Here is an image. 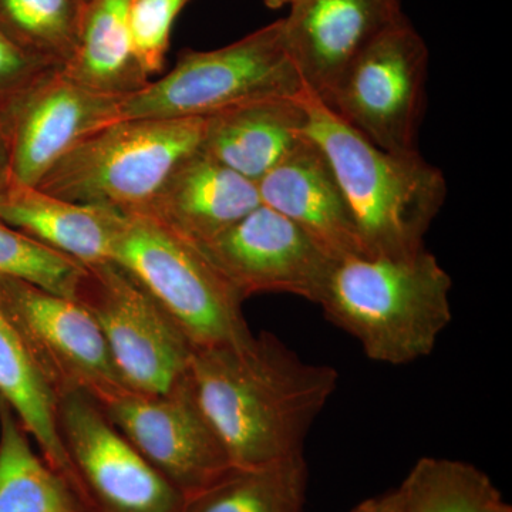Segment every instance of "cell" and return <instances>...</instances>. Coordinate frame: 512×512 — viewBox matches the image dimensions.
Returning <instances> with one entry per match:
<instances>
[{"instance_id":"cell-1","label":"cell","mask_w":512,"mask_h":512,"mask_svg":"<svg viewBox=\"0 0 512 512\" xmlns=\"http://www.w3.org/2000/svg\"><path fill=\"white\" fill-rule=\"evenodd\" d=\"M191 389L232 466L302 456L313 423L338 389L339 373L305 362L268 332L195 349Z\"/></svg>"},{"instance_id":"cell-2","label":"cell","mask_w":512,"mask_h":512,"mask_svg":"<svg viewBox=\"0 0 512 512\" xmlns=\"http://www.w3.org/2000/svg\"><path fill=\"white\" fill-rule=\"evenodd\" d=\"M451 288L427 248L399 258L349 256L335 262L316 305L369 359L402 366L436 348L453 319Z\"/></svg>"},{"instance_id":"cell-3","label":"cell","mask_w":512,"mask_h":512,"mask_svg":"<svg viewBox=\"0 0 512 512\" xmlns=\"http://www.w3.org/2000/svg\"><path fill=\"white\" fill-rule=\"evenodd\" d=\"M306 134L328 158L366 256L412 255L443 208L447 181L414 153H390L370 143L305 90Z\"/></svg>"},{"instance_id":"cell-4","label":"cell","mask_w":512,"mask_h":512,"mask_svg":"<svg viewBox=\"0 0 512 512\" xmlns=\"http://www.w3.org/2000/svg\"><path fill=\"white\" fill-rule=\"evenodd\" d=\"M202 133L204 119L117 120L60 158L36 188L74 204L137 212L200 150Z\"/></svg>"},{"instance_id":"cell-5","label":"cell","mask_w":512,"mask_h":512,"mask_svg":"<svg viewBox=\"0 0 512 512\" xmlns=\"http://www.w3.org/2000/svg\"><path fill=\"white\" fill-rule=\"evenodd\" d=\"M111 261L146 289L195 349L251 338L245 299L200 249L153 218L124 214Z\"/></svg>"},{"instance_id":"cell-6","label":"cell","mask_w":512,"mask_h":512,"mask_svg":"<svg viewBox=\"0 0 512 512\" xmlns=\"http://www.w3.org/2000/svg\"><path fill=\"white\" fill-rule=\"evenodd\" d=\"M285 49L282 19L221 49L185 50L171 72L121 104V119H207L221 111L305 92Z\"/></svg>"},{"instance_id":"cell-7","label":"cell","mask_w":512,"mask_h":512,"mask_svg":"<svg viewBox=\"0 0 512 512\" xmlns=\"http://www.w3.org/2000/svg\"><path fill=\"white\" fill-rule=\"evenodd\" d=\"M74 301L96 320L130 392L167 394L188 379L194 345L121 266L86 265Z\"/></svg>"},{"instance_id":"cell-8","label":"cell","mask_w":512,"mask_h":512,"mask_svg":"<svg viewBox=\"0 0 512 512\" xmlns=\"http://www.w3.org/2000/svg\"><path fill=\"white\" fill-rule=\"evenodd\" d=\"M429 59L423 37L403 19L356 57L322 103L383 150L419 151Z\"/></svg>"},{"instance_id":"cell-9","label":"cell","mask_w":512,"mask_h":512,"mask_svg":"<svg viewBox=\"0 0 512 512\" xmlns=\"http://www.w3.org/2000/svg\"><path fill=\"white\" fill-rule=\"evenodd\" d=\"M0 309L57 397L82 390L104 406L130 392L79 302L0 275Z\"/></svg>"},{"instance_id":"cell-10","label":"cell","mask_w":512,"mask_h":512,"mask_svg":"<svg viewBox=\"0 0 512 512\" xmlns=\"http://www.w3.org/2000/svg\"><path fill=\"white\" fill-rule=\"evenodd\" d=\"M57 427L93 512L180 511L184 495L141 456L90 394H60Z\"/></svg>"},{"instance_id":"cell-11","label":"cell","mask_w":512,"mask_h":512,"mask_svg":"<svg viewBox=\"0 0 512 512\" xmlns=\"http://www.w3.org/2000/svg\"><path fill=\"white\" fill-rule=\"evenodd\" d=\"M101 407L184 498L200 493L235 468L195 399L190 379L171 393L127 392Z\"/></svg>"},{"instance_id":"cell-12","label":"cell","mask_w":512,"mask_h":512,"mask_svg":"<svg viewBox=\"0 0 512 512\" xmlns=\"http://www.w3.org/2000/svg\"><path fill=\"white\" fill-rule=\"evenodd\" d=\"M195 247L244 299L289 293L318 303L336 262L301 228L264 204Z\"/></svg>"},{"instance_id":"cell-13","label":"cell","mask_w":512,"mask_h":512,"mask_svg":"<svg viewBox=\"0 0 512 512\" xmlns=\"http://www.w3.org/2000/svg\"><path fill=\"white\" fill-rule=\"evenodd\" d=\"M124 99L87 89L60 69L47 74L9 109L12 183L36 187L84 138L121 120Z\"/></svg>"},{"instance_id":"cell-14","label":"cell","mask_w":512,"mask_h":512,"mask_svg":"<svg viewBox=\"0 0 512 512\" xmlns=\"http://www.w3.org/2000/svg\"><path fill=\"white\" fill-rule=\"evenodd\" d=\"M403 19L400 0H296L282 33L306 90L325 103L356 57Z\"/></svg>"},{"instance_id":"cell-15","label":"cell","mask_w":512,"mask_h":512,"mask_svg":"<svg viewBox=\"0 0 512 512\" xmlns=\"http://www.w3.org/2000/svg\"><path fill=\"white\" fill-rule=\"evenodd\" d=\"M256 185L261 204L301 228L330 258L366 256L328 158L308 134Z\"/></svg>"},{"instance_id":"cell-16","label":"cell","mask_w":512,"mask_h":512,"mask_svg":"<svg viewBox=\"0 0 512 512\" xmlns=\"http://www.w3.org/2000/svg\"><path fill=\"white\" fill-rule=\"evenodd\" d=\"M261 205L258 185L197 150L171 171L138 214L153 218L192 245L227 231Z\"/></svg>"},{"instance_id":"cell-17","label":"cell","mask_w":512,"mask_h":512,"mask_svg":"<svg viewBox=\"0 0 512 512\" xmlns=\"http://www.w3.org/2000/svg\"><path fill=\"white\" fill-rule=\"evenodd\" d=\"M301 94L252 101L207 117L201 150L258 183L306 138Z\"/></svg>"},{"instance_id":"cell-18","label":"cell","mask_w":512,"mask_h":512,"mask_svg":"<svg viewBox=\"0 0 512 512\" xmlns=\"http://www.w3.org/2000/svg\"><path fill=\"white\" fill-rule=\"evenodd\" d=\"M123 212L80 205L46 194L36 187L12 183L0 192V222L82 262L111 261Z\"/></svg>"},{"instance_id":"cell-19","label":"cell","mask_w":512,"mask_h":512,"mask_svg":"<svg viewBox=\"0 0 512 512\" xmlns=\"http://www.w3.org/2000/svg\"><path fill=\"white\" fill-rule=\"evenodd\" d=\"M0 399L42 451L43 460L69 484L87 512L86 488L74 468L57 427V396L39 372L18 333L0 309Z\"/></svg>"},{"instance_id":"cell-20","label":"cell","mask_w":512,"mask_h":512,"mask_svg":"<svg viewBox=\"0 0 512 512\" xmlns=\"http://www.w3.org/2000/svg\"><path fill=\"white\" fill-rule=\"evenodd\" d=\"M131 0H84L76 49L64 76L109 96H133L151 82L131 43Z\"/></svg>"},{"instance_id":"cell-21","label":"cell","mask_w":512,"mask_h":512,"mask_svg":"<svg viewBox=\"0 0 512 512\" xmlns=\"http://www.w3.org/2000/svg\"><path fill=\"white\" fill-rule=\"evenodd\" d=\"M0 512H87L69 484L30 446L0 399Z\"/></svg>"},{"instance_id":"cell-22","label":"cell","mask_w":512,"mask_h":512,"mask_svg":"<svg viewBox=\"0 0 512 512\" xmlns=\"http://www.w3.org/2000/svg\"><path fill=\"white\" fill-rule=\"evenodd\" d=\"M306 491L302 454L268 466L232 468L217 483L185 497L178 512H303Z\"/></svg>"},{"instance_id":"cell-23","label":"cell","mask_w":512,"mask_h":512,"mask_svg":"<svg viewBox=\"0 0 512 512\" xmlns=\"http://www.w3.org/2000/svg\"><path fill=\"white\" fill-rule=\"evenodd\" d=\"M394 493L406 512H512L484 471L451 458H420Z\"/></svg>"},{"instance_id":"cell-24","label":"cell","mask_w":512,"mask_h":512,"mask_svg":"<svg viewBox=\"0 0 512 512\" xmlns=\"http://www.w3.org/2000/svg\"><path fill=\"white\" fill-rule=\"evenodd\" d=\"M83 0H0V30L29 55L62 67L79 37Z\"/></svg>"},{"instance_id":"cell-25","label":"cell","mask_w":512,"mask_h":512,"mask_svg":"<svg viewBox=\"0 0 512 512\" xmlns=\"http://www.w3.org/2000/svg\"><path fill=\"white\" fill-rule=\"evenodd\" d=\"M86 265L0 222V275L76 298Z\"/></svg>"},{"instance_id":"cell-26","label":"cell","mask_w":512,"mask_h":512,"mask_svg":"<svg viewBox=\"0 0 512 512\" xmlns=\"http://www.w3.org/2000/svg\"><path fill=\"white\" fill-rule=\"evenodd\" d=\"M191 0H131L128 29L138 62L148 76L161 72L170 47L171 30Z\"/></svg>"},{"instance_id":"cell-27","label":"cell","mask_w":512,"mask_h":512,"mask_svg":"<svg viewBox=\"0 0 512 512\" xmlns=\"http://www.w3.org/2000/svg\"><path fill=\"white\" fill-rule=\"evenodd\" d=\"M60 67L29 55L0 30V110H9L35 84Z\"/></svg>"},{"instance_id":"cell-28","label":"cell","mask_w":512,"mask_h":512,"mask_svg":"<svg viewBox=\"0 0 512 512\" xmlns=\"http://www.w3.org/2000/svg\"><path fill=\"white\" fill-rule=\"evenodd\" d=\"M12 184L9 110H0V192Z\"/></svg>"},{"instance_id":"cell-29","label":"cell","mask_w":512,"mask_h":512,"mask_svg":"<svg viewBox=\"0 0 512 512\" xmlns=\"http://www.w3.org/2000/svg\"><path fill=\"white\" fill-rule=\"evenodd\" d=\"M350 512H406L394 491L377 497L367 498Z\"/></svg>"},{"instance_id":"cell-30","label":"cell","mask_w":512,"mask_h":512,"mask_svg":"<svg viewBox=\"0 0 512 512\" xmlns=\"http://www.w3.org/2000/svg\"><path fill=\"white\" fill-rule=\"evenodd\" d=\"M269 9H281L284 6H291L296 0H264Z\"/></svg>"},{"instance_id":"cell-31","label":"cell","mask_w":512,"mask_h":512,"mask_svg":"<svg viewBox=\"0 0 512 512\" xmlns=\"http://www.w3.org/2000/svg\"><path fill=\"white\" fill-rule=\"evenodd\" d=\"M83 2H84V0H83Z\"/></svg>"}]
</instances>
